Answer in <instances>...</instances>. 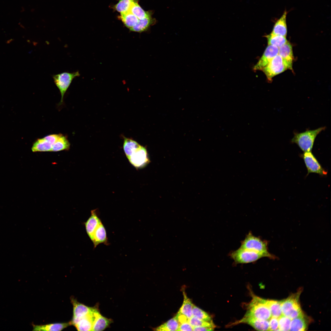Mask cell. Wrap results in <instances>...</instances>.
Segmentation results:
<instances>
[{
    "label": "cell",
    "mask_w": 331,
    "mask_h": 331,
    "mask_svg": "<svg viewBox=\"0 0 331 331\" xmlns=\"http://www.w3.org/2000/svg\"><path fill=\"white\" fill-rule=\"evenodd\" d=\"M244 316L269 320L272 315L266 300L252 295V299L249 304Z\"/></svg>",
    "instance_id": "cell-1"
},
{
    "label": "cell",
    "mask_w": 331,
    "mask_h": 331,
    "mask_svg": "<svg viewBox=\"0 0 331 331\" xmlns=\"http://www.w3.org/2000/svg\"><path fill=\"white\" fill-rule=\"evenodd\" d=\"M325 128V127H321L314 130L295 133L291 142L296 143L304 152L311 151L317 136Z\"/></svg>",
    "instance_id": "cell-2"
},
{
    "label": "cell",
    "mask_w": 331,
    "mask_h": 331,
    "mask_svg": "<svg viewBox=\"0 0 331 331\" xmlns=\"http://www.w3.org/2000/svg\"><path fill=\"white\" fill-rule=\"evenodd\" d=\"M240 248L263 253L270 258H275L268 251L267 242L254 236L250 232L242 242Z\"/></svg>",
    "instance_id": "cell-3"
},
{
    "label": "cell",
    "mask_w": 331,
    "mask_h": 331,
    "mask_svg": "<svg viewBox=\"0 0 331 331\" xmlns=\"http://www.w3.org/2000/svg\"><path fill=\"white\" fill-rule=\"evenodd\" d=\"M299 293L293 294L287 299L281 302V308L282 315L291 320L303 316L299 301Z\"/></svg>",
    "instance_id": "cell-4"
},
{
    "label": "cell",
    "mask_w": 331,
    "mask_h": 331,
    "mask_svg": "<svg viewBox=\"0 0 331 331\" xmlns=\"http://www.w3.org/2000/svg\"><path fill=\"white\" fill-rule=\"evenodd\" d=\"M230 257L238 264H246L255 262L261 258L267 257L264 254L239 248L231 252Z\"/></svg>",
    "instance_id": "cell-5"
},
{
    "label": "cell",
    "mask_w": 331,
    "mask_h": 331,
    "mask_svg": "<svg viewBox=\"0 0 331 331\" xmlns=\"http://www.w3.org/2000/svg\"><path fill=\"white\" fill-rule=\"evenodd\" d=\"M80 75V73L78 71L73 73L64 72L53 76L54 82L61 94L60 104L62 103L64 94L73 79Z\"/></svg>",
    "instance_id": "cell-6"
},
{
    "label": "cell",
    "mask_w": 331,
    "mask_h": 331,
    "mask_svg": "<svg viewBox=\"0 0 331 331\" xmlns=\"http://www.w3.org/2000/svg\"><path fill=\"white\" fill-rule=\"evenodd\" d=\"M287 69L282 58L278 54L261 70L264 72L268 79L270 81L275 76Z\"/></svg>",
    "instance_id": "cell-7"
},
{
    "label": "cell",
    "mask_w": 331,
    "mask_h": 331,
    "mask_svg": "<svg viewBox=\"0 0 331 331\" xmlns=\"http://www.w3.org/2000/svg\"><path fill=\"white\" fill-rule=\"evenodd\" d=\"M301 157L307 168V175L310 173H318L321 176L327 174V172L322 167L311 151L304 152Z\"/></svg>",
    "instance_id": "cell-8"
},
{
    "label": "cell",
    "mask_w": 331,
    "mask_h": 331,
    "mask_svg": "<svg viewBox=\"0 0 331 331\" xmlns=\"http://www.w3.org/2000/svg\"><path fill=\"white\" fill-rule=\"evenodd\" d=\"M130 163L136 169L144 167L149 162L147 150L140 146L127 158Z\"/></svg>",
    "instance_id": "cell-9"
},
{
    "label": "cell",
    "mask_w": 331,
    "mask_h": 331,
    "mask_svg": "<svg viewBox=\"0 0 331 331\" xmlns=\"http://www.w3.org/2000/svg\"><path fill=\"white\" fill-rule=\"evenodd\" d=\"M96 308L91 313L81 318L73 319L70 321V325H74L78 331H92L95 317Z\"/></svg>",
    "instance_id": "cell-10"
},
{
    "label": "cell",
    "mask_w": 331,
    "mask_h": 331,
    "mask_svg": "<svg viewBox=\"0 0 331 331\" xmlns=\"http://www.w3.org/2000/svg\"><path fill=\"white\" fill-rule=\"evenodd\" d=\"M278 50L279 48L276 47L268 45L261 57L254 66L253 70L254 71L262 70L274 57L278 54Z\"/></svg>",
    "instance_id": "cell-11"
},
{
    "label": "cell",
    "mask_w": 331,
    "mask_h": 331,
    "mask_svg": "<svg viewBox=\"0 0 331 331\" xmlns=\"http://www.w3.org/2000/svg\"><path fill=\"white\" fill-rule=\"evenodd\" d=\"M278 54L282 58L287 69L292 70L294 56L292 46L289 42L279 48Z\"/></svg>",
    "instance_id": "cell-12"
},
{
    "label": "cell",
    "mask_w": 331,
    "mask_h": 331,
    "mask_svg": "<svg viewBox=\"0 0 331 331\" xmlns=\"http://www.w3.org/2000/svg\"><path fill=\"white\" fill-rule=\"evenodd\" d=\"M241 323L247 324L257 330H269L268 320H261L252 317L244 316L242 318L236 321L234 324Z\"/></svg>",
    "instance_id": "cell-13"
},
{
    "label": "cell",
    "mask_w": 331,
    "mask_h": 331,
    "mask_svg": "<svg viewBox=\"0 0 331 331\" xmlns=\"http://www.w3.org/2000/svg\"><path fill=\"white\" fill-rule=\"evenodd\" d=\"M97 209L91 211V215L84 223L86 233L91 241L96 229L102 222L98 215Z\"/></svg>",
    "instance_id": "cell-14"
},
{
    "label": "cell",
    "mask_w": 331,
    "mask_h": 331,
    "mask_svg": "<svg viewBox=\"0 0 331 331\" xmlns=\"http://www.w3.org/2000/svg\"><path fill=\"white\" fill-rule=\"evenodd\" d=\"M73 307V319L81 318L92 312L95 308L86 306L78 302L73 297L71 298Z\"/></svg>",
    "instance_id": "cell-15"
},
{
    "label": "cell",
    "mask_w": 331,
    "mask_h": 331,
    "mask_svg": "<svg viewBox=\"0 0 331 331\" xmlns=\"http://www.w3.org/2000/svg\"><path fill=\"white\" fill-rule=\"evenodd\" d=\"M91 241L93 243L94 248L100 244L103 243L106 245H108L106 231L102 222L95 231Z\"/></svg>",
    "instance_id": "cell-16"
},
{
    "label": "cell",
    "mask_w": 331,
    "mask_h": 331,
    "mask_svg": "<svg viewBox=\"0 0 331 331\" xmlns=\"http://www.w3.org/2000/svg\"><path fill=\"white\" fill-rule=\"evenodd\" d=\"M152 15H150L142 19H139L136 25L130 30L139 33L147 31L151 26L154 25L156 22V19L153 18Z\"/></svg>",
    "instance_id": "cell-17"
},
{
    "label": "cell",
    "mask_w": 331,
    "mask_h": 331,
    "mask_svg": "<svg viewBox=\"0 0 331 331\" xmlns=\"http://www.w3.org/2000/svg\"><path fill=\"white\" fill-rule=\"evenodd\" d=\"M287 14V11L285 10L280 19L275 23L271 33L286 37L287 33L286 23Z\"/></svg>",
    "instance_id": "cell-18"
},
{
    "label": "cell",
    "mask_w": 331,
    "mask_h": 331,
    "mask_svg": "<svg viewBox=\"0 0 331 331\" xmlns=\"http://www.w3.org/2000/svg\"><path fill=\"white\" fill-rule=\"evenodd\" d=\"M52 144L47 136L37 139L33 144V152L51 151Z\"/></svg>",
    "instance_id": "cell-19"
},
{
    "label": "cell",
    "mask_w": 331,
    "mask_h": 331,
    "mask_svg": "<svg viewBox=\"0 0 331 331\" xmlns=\"http://www.w3.org/2000/svg\"><path fill=\"white\" fill-rule=\"evenodd\" d=\"M112 321L111 319L102 316L97 310L95 313L92 331H102L107 328Z\"/></svg>",
    "instance_id": "cell-20"
},
{
    "label": "cell",
    "mask_w": 331,
    "mask_h": 331,
    "mask_svg": "<svg viewBox=\"0 0 331 331\" xmlns=\"http://www.w3.org/2000/svg\"><path fill=\"white\" fill-rule=\"evenodd\" d=\"M182 291L184 300L182 305L178 312L185 315L189 319L192 316V309L193 304L191 300L188 297L184 287H182Z\"/></svg>",
    "instance_id": "cell-21"
},
{
    "label": "cell",
    "mask_w": 331,
    "mask_h": 331,
    "mask_svg": "<svg viewBox=\"0 0 331 331\" xmlns=\"http://www.w3.org/2000/svg\"><path fill=\"white\" fill-rule=\"evenodd\" d=\"M70 325V322L58 323L44 325H33V330L37 331H61Z\"/></svg>",
    "instance_id": "cell-22"
},
{
    "label": "cell",
    "mask_w": 331,
    "mask_h": 331,
    "mask_svg": "<svg viewBox=\"0 0 331 331\" xmlns=\"http://www.w3.org/2000/svg\"><path fill=\"white\" fill-rule=\"evenodd\" d=\"M70 146V143L66 136L60 134L57 140L52 145L51 151L57 152L68 150Z\"/></svg>",
    "instance_id": "cell-23"
},
{
    "label": "cell",
    "mask_w": 331,
    "mask_h": 331,
    "mask_svg": "<svg viewBox=\"0 0 331 331\" xmlns=\"http://www.w3.org/2000/svg\"><path fill=\"white\" fill-rule=\"evenodd\" d=\"M138 0L135 2L131 6L129 12L135 16L139 19H143L147 17L152 15V10L145 11L139 5Z\"/></svg>",
    "instance_id": "cell-24"
},
{
    "label": "cell",
    "mask_w": 331,
    "mask_h": 331,
    "mask_svg": "<svg viewBox=\"0 0 331 331\" xmlns=\"http://www.w3.org/2000/svg\"><path fill=\"white\" fill-rule=\"evenodd\" d=\"M180 324V323L175 316L160 326L154 328V330L177 331Z\"/></svg>",
    "instance_id": "cell-25"
},
{
    "label": "cell",
    "mask_w": 331,
    "mask_h": 331,
    "mask_svg": "<svg viewBox=\"0 0 331 331\" xmlns=\"http://www.w3.org/2000/svg\"><path fill=\"white\" fill-rule=\"evenodd\" d=\"M119 18L125 26L129 29L136 25L139 20L129 11L120 14Z\"/></svg>",
    "instance_id": "cell-26"
},
{
    "label": "cell",
    "mask_w": 331,
    "mask_h": 331,
    "mask_svg": "<svg viewBox=\"0 0 331 331\" xmlns=\"http://www.w3.org/2000/svg\"><path fill=\"white\" fill-rule=\"evenodd\" d=\"M265 37L267 40L268 45H272L279 48L288 41L286 37L271 33Z\"/></svg>",
    "instance_id": "cell-27"
},
{
    "label": "cell",
    "mask_w": 331,
    "mask_h": 331,
    "mask_svg": "<svg viewBox=\"0 0 331 331\" xmlns=\"http://www.w3.org/2000/svg\"><path fill=\"white\" fill-rule=\"evenodd\" d=\"M266 303L269 309L272 317L278 318L282 315L281 302L266 300Z\"/></svg>",
    "instance_id": "cell-28"
},
{
    "label": "cell",
    "mask_w": 331,
    "mask_h": 331,
    "mask_svg": "<svg viewBox=\"0 0 331 331\" xmlns=\"http://www.w3.org/2000/svg\"><path fill=\"white\" fill-rule=\"evenodd\" d=\"M140 146L141 145L135 140L129 138H124L123 147L127 158H128L134 151Z\"/></svg>",
    "instance_id": "cell-29"
},
{
    "label": "cell",
    "mask_w": 331,
    "mask_h": 331,
    "mask_svg": "<svg viewBox=\"0 0 331 331\" xmlns=\"http://www.w3.org/2000/svg\"><path fill=\"white\" fill-rule=\"evenodd\" d=\"M137 0H120L114 5L113 9L120 14L129 11L132 5Z\"/></svg>",
    "instance_id": "cell-30"
},
{
    "label": "cell",
    "mask_w": 331,
    "mask_h": 331,
    "mask_svg": "<svg viewBox=\"0 0 331 331\" xmlns=\"http://www.w3.org/2000/svg\"><path fill=\"white\" fill-rule=\"evenodd\" d=\"M306 325L303 316L291 320L290 331H303L306 330Z\"/></svg>",
    "instance_id": "cell-31"
},
{
    "label": "cell",
    "mask_w": 331,
    "mask_h": 331,
    "mask_svg": "<svg viewBox=\"0 0 331 331\" xmlns=\"http://www.w3.org/2000/svg\"><path fill=\"white\" fill-rule=\"evenodd\" d=\"M192 316L203 321H212L211 317L207 313L194 304L192 309Z\"/></svg>",
    "instance_id": "cell-32"
},
{
    "label": "cell",
    "mask_w": 331,
    "mask_h": 331,
    "mask_svg": "<svg viewBox=\"0 0 331 331\" xmlns=\"http://www.w3.org/2000/svg\"><path fill=\"white\" fill-rule=\"evenodd\" d=\"M188 322L193 327L200 326L214 329L215 326L213 321H207L199 319L192 316L188 319Z\"/></svg>",
    "instance_id": "cell-33"
},
{
    "label": "cell",
    "mask_w": 331,
    "mask_h": 331,
    "mask_svg": "<svg viewBox=\"0 0 331 331\" xmlns=\"http://www.w3.org/2000/svg\"><path fill=\"white\" fill-rule=\"evenodd\" d=\"M279 330H290L291 319L283 315L278 318Z\"/></svg>",
    "instance_id": "cell-34"
},
{
    "label": "cell",
    "mask_w": 331,
    "mask_h": 331,
    "mask_svg": "<svg viewBox=\"0 0 331 331\" xmlns=\"http://www.w3.org/2000/svg\"><path fill=\"white\" fill-rule=\"evenodd\" d=\"M269 320V330H279L278 318L272 317Z\"/></svg>",
    "instance_id": "cell-35"
},
{
    "label": "cell",
    "mask_w": 331,
    "mask_h": 331,
    "mask_svg": "<svg viewBox=\"0 0 331 331\" xmlns=\"http://www.w3.org/2000/svg\"><path fill=\"white\" fill-rule=\"evenodd\" d=\"M193 327L188 322L180 323L177 331H193Z\"/></svg>",
    "instance_id": "cell-36"
},
{
    "label": "cell",
    "mask_w": 331,
    "mask_h": 331,
    "mask_svg": "<svg viewBox=\"0 0 331 331\" xmlns=\"http://www.w3.org/2000/svg\"><path fill=\"white\" fill-rule=\"evenodd\" d=\"M214 328L196 326L193 327V331H212Z\"/></svg>",
    "instance_id": "cell-37"
}]
</instances>
